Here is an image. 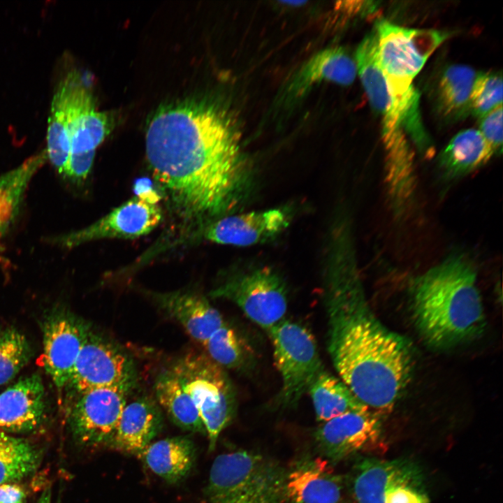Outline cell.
I'll return each instance as SVG.
<instances>
[{"label":"cell","mask_w":503,"mask_h":503,"mask_svg":"<svg viewBox=\"0 0 503 503\" xmlns=\"http://www.w3.org/2000/svg\"><path fill=\"white\" fill-rule=\"evenodd\" d=\"M307 393L311 397L316 420L320 423L369 408L340 378L326 370L316 378Z\"/></svg>","instance_id":"cell-27"},{"label":"cell","mask_w":503,"mask_h":503,"mask_svg":"<svg viewBox=\"0 0 503 503\" xmlns=\"http://www.w3.org/2000/svg\"><path fill=\"white\" fill-rule=\"evenodd\" d=\"M154 391L159 404L175 425L184 430L206 435L196 405L170 370L157 377Z\"/></svg>","instance_id":"cell-28"},{"label":"cell","mask_w":503,"mask_h":503,"mask_svg":"<svg viewBox=\"0 0 503 503\" xmlns=\"http://www.w3.org/2000/svg\"><path fill=\"white\" fill-rule=\"evenodd\" d=\"M159 406L147 398L126 404L115 432L108 444L120 452L139 455L163 426Z\"/></svg>","instance_id":"cell-20"},{"label":"cell","mask_w":503,"mask_h":503,"mask_svg":"<svg viewBox=\"0 0 503 503\" xmlns=\"http://www.w3.org/2000/svg\"><path fill=\"white\" fill-rule=\"evenodd\" d=\"M170 370L196 405L213 451L235 411V392L227 373L208 356L196 353L180 358Z\"/></svg>","instance_id":"cell-7"},{"label":"cell","mask_w":503,"mask_h":503,"mask_svg":"<svg viewBox=\"0 0 503 503\" xmlns=\"http://www.w3.org/2000/svg\"><path fill=\"white\" fill-rule=\"evenodd\" d=\"M47 161L43 150L0 174V237L15 221L32 178Z\"/></svg>","instance_id":"cell-26"},{"label":"cell","mask_w":503,"mask_h":503,"mask_svg":"<svg viewBox=\"0 0 503 503\" xmlns=\"http://www.w3.org/2000/svg\"><path fill=\"white\" fill-rule=\"evenodd\" d=\"M161 219V210L156 203L133 198L94 223L56 236L52 242L69 249L103 238H135L150 233Z\"/></svg>","instance_id":"cell-13"},{"label":"cell","mask_w":503,"mask_h":503,"mask_svg":"<svg viewBox=\"0 0 503 503\" xmlns=\"http://www.w3.org/2000/svg\"><path fill=\"white\" fill-rule=\"evenodd\" d=\"M357 74L355 60L341 47L320 51L311 57L291 79L286 95L293 101L304 96L315 84L331 82L349 85Z\"/></svg>","instance_id":"cell-21"},{"label":"cell","mask_w":503,"mask_h":503,"mask_svg":"<svg viewBox=\"0 0 503 503\" xmlns=\"http://www.w3.org/2000/svg\"><path fill=\"white\" fill-rule=\"evenodd\" d=\"M75 73L59 83L52 97L47 131L45 152L48 160L59 174L66 175L70 154L69 105Z\"/></svg>","instance_id":"cell-25"},{"label":"cell","mask_w":503,"mask_h":503,"mask_svg":"<svg viewBox=\"0 0 503 503\" xmlns=\"http://www.w3.org/2000/svg\"><path fill=\"white\" fill-rule=\"evenodd\" d=\"M136 381L134 364L127 354L89 329L67 385L78 395L100 388L129 393Z\"/></svg>","instance_id":"cell-11"},{"label":"cell","mask_w":503,"mask_h":503,"mask_svg":"<svg viewBox=\"0 0 503 503\" xmlns=\"http://www.w3.org/2000/svg\"><path fill=\"white\" fill-rule=\"evenodd\" d=\"M196 449L187 437H173L149 444L138 455L155 474L170 483L182 481L190 472Z\"/></svg>","instance_id":"cell-24"},{"label":"cell","mask_w":503,"mask_h":503,"mask_svg":"<svg viewBox=\"0 0 503 503\" xmlns=\"http://www.w3.org/2000/svg\"><path fill=\"white\" fill-rule=\"evenodd\" d=\"M203 345L208 357L224 369H245L254 359L247 342L225 323Z\"/></svg>","instance_id":"cell-30"},{"label":"cell","mask_w":503,"mask_h":503,"mask_svg":"<svg viewBox=\"0 0 503 503\" xmlns=\"http://www.w3.org/2000/svg\"><path fill=\"white\" fill-rule=\"evenodd\" d=\"M283 3L289 4V6H298L302 5L303 3H306V1H283Z\"/></svg>","instance_id":"cell-37"},{"label":"cell","mask_w":503,"mask_h":503,"mask_svg":"<svg viewBox=\"0 0 503 503\" xmlns=\"http://www.w3.org/2000/svg\"><path fill=\"white\" fill-rule=\"evenodd\" d=\"M383 416L367 408L321 423L315 432L319 449L334 462L363 450L379 438Z\"/></svg>","instance_id":"cell-17"},{"label":"cell","mask_w":503,"mask_h":503,"mask_svg":"<svg viewBox=\"0 0 503 503\" xmlns=\"http://www.w3.org/2000/svg\"><path fill=\"white\" fill-rule=\"evenodd\" d=\"M26 493L22 486L15 482L0 486V503H24Z\"/></svg>","instance_id":"cell-35"},{"label":"cell","mask_w":503,"mask_h":503,"mask_svg":"<svg viewBox=\"0 0 503 503\" xmlns=\"http://www.w3.org/2000/svg\"><path fill=\"white\" fill-rule=\"evenodd\" d=\"M236 305L254 323L268 330L284 319L288 291L282 276L265 265L237 270L210 292Z\"/></svg>","instance_id":"cell-9"},{"label":"cell","mask_w":503,"mask_h":503,"mask_svg":"<svg viewBox=\"0 0 503 503\" xmlns=\"http://www.w3.org/2000/svg\"><path fill=\"white\" fill-rule=\"evenodd\" d=\"M89 328L64 310L51 313L43 324V364L59 389L67 386Z\"/></svg>","instance_id":"cell-16"},{"label":"cell","mask_w":503,"mask_h":503,"mask_svg":"<svg viewBox=\"0 0 503 503\" xmlns=\"http://www.w3.org/2000/svg\"><path fill=\"white\" fill-rule=\"evenodd\" d=\"M45 388L37 374L20 379L0 393V432H24L44 418Z\"/></svg>","instance_id":"cell-18"},{"label":"cell","mask_w":503,"mask_h":503,"mask_svg":"<svg viewBox=\"0 0 503 503\" xmlns=\"http://www.w3.org/2000/svg\"><path fill=\"white\" fill-rule=\"evenodd\" d=\"M50 499V491L48 489L41 495L36 503H51Z\"/></svg>","instance_id":"cell-36"},{"label":"cell","mask_w":503,"mask_h":503,"mask_svg":"<svg viewBox=\"0 0 503 503\" xmlns=\"http://www.w3.org/2000/svg\"><path fill=\"white\" fill-rule=\"evenodd\" d=\"M111 129L110 117L96 109L89 92L75 75L69 105L70 154L66 176L77 181L87 177L95 151Z\"/></svg>","instance_id":"cell-12"},{"label":"cell","mask_w":503,"mask_h":503,"mask_svg":"<svg viewBox=\"0 0 503 503\" xmlns=\"http://www.w3.org/2000/svg\"><path fill=\"white\" fill-rule=\"evenodd\" d=\"M146 155L175 212L201 226L229 214L251 184V167L228 112L205 101L159 110L148 124Z\"/></svg>","instance_id":"cell-1"},{"label":"cell","mask_w":503,"mask_h":503,"mask_svg":"<svg viewBox=\"0 0 503 503\" xmlns=\"http://www.w3.org/2000/svg\"><path fill=\"white\" fill-rule=\"evenodd\" d=\"M410 292L415 326L430 347L449 349L483 333L486 316L477 272L465 254L453 253L418 275Z\"/></svg>","instance_id":"cell-3"},{"label":"cell","mask_w":503,"mask_h":503,"mask_svg":"<svg viewBox=\"0 0 503 503\" xmlns=\"http://www.w3.org/2000/svg\"><path fill=\"white\" fill-rule=\"evenodd\" d=\"M342 490L341 479L321 458L304 462L286 474L285 495L292 503H337Z\"/></svg>","instance_id":"cell-22"},{"label":"cell","mask_w":503,"mask_h":503,"mask_svg":"<svg viewBox=\"0 0 503 503\" xmlns=\"http://www.w3.org/2000/svg\"><path fill=\"white\" fill-rule=\"evenodd\" d=\"M419 468L407 460L366 459L353 483L358 503H429Z\"/></svg>","instance_id":"cell-10"},{"label":"cell","mask_w":503,"mask_h":503,"mask_svg":"<svg viewBox=\"0 0 503 503\" xmlns=\"http://www.w3.org/2000/svg\"><path fill=\"white\" fill-rule=\"evenodd\" d=\"M374 31L377 60L393 93L406 112H417L418 95L412 81L448 33L405 28L386 20L377 22Z\"/></svg>","instance_id":"cell-6"},{"label":"cell","mask_w":503,"mask_h":503,"mask_svg":"<svg viewBox=\"0 0 503 503\" xmlns=\"http://www.w3.org/2000/svg\"><path fill=\"white\" fill-rule=\"evenodd\" d=\"M156 302L196 342L203 344L224 320L207 299L198 293L178 291L156 294Z\"/></svg>","instance_id":"cell-19"},{"label":"cell","mask_w":503,"mask_h":503,"mask_svg":"<svg viewBox=\"0 0 503 503\" xmlns=\"http://www.w3.org/2000/svg\"><path fill=\"white\" fill-rule=\"evenodd\" d=\"M479 131L490 147L494 154L502 151V105L493 109L482 117Z\"/></svg>","instance_id":"cell-34"},{"label":"cell","mask_w":503,"mask_h":503,"mask_svg":"<svg viewBox=\"0 0 503 503\" xmlns=\"http://www.w3.org/2000/svg\"><path fill=\"white\" fill-rule=\"evenodd\" d=\"M38 464L39 453L30 443L0 432V486L27 476Z\"/></svg>","instance_id":"cell-31"},{"label":"cell","mask_w":503,"mask_h":503,"mask_svg":"<svg viewBox=\"0 0 503 503\" xmlns=\"http://www.w3.org/2000/svg\"><path fill=\"white\" fill-rule=\"evenodd\" d=\"M31 349L25 336L14 328L0 334V386L9 383L27 363Z\"/></svg>","instance_id":"cell-32"},{"label":"cell","mask_w":503,"mask_h":503,"mask_svg":"<svg viewBox=\"0 0 503 503\" xmlns=\"http://www.w3.org/2000/svg\"><path fill=\"white\" fill-rule=\"evenodd\" d=\"M128 393L118 388H100L79 395L69 418L75 439L86 446L108 444L126 404Z\"/></svg>","instance_id":"cell-15"},{"label":"cell","mask_w":503,"mask_h":503,"mask_svg":"<svg viewBox=\"0 0 503 503\" xmlns=\"http://www.w3.org/2000/svg\"><path fill=\"white\" fill-rule=\"evenodd\" d=\"M286 474L273 460L248 451L214 460L206 494L210 503H282Z\"/></svg>","instance_id":"cell-5"},{"label":"cell","mask_w":503,"mask_h":503,"mask_svg":"<svg viewBox=\"0 0 503 503\" xmlns=\"http://www.w3.org/2000/svg\"><path fill=\"white\" fill-rule=\"evenodd\" d=\"M322 268L326 344L340 379L370 409L391 412L411 379V342L387 328L367 301L351 224H333Z\"/></svg>","instance_id":"cell-2"},{"label":"cell","mask_w":503,"mask_h":503,"mask_svg":"<svg viewBox=\"0 0 503 503\" xmlns=\"http://www.w3.org/2000/svg\"><path fill=\"white\" fill-rule=\"evenodd\" d=\"M291 219V211L285 207L229 214L201 226L195 235L217 244L249 247L274 240Z\"/></svg>","instance_id":"cell-14"},{"label":"cell","mask_w":503,"mask_h":503,"mask_svg":"<svg viewBox=\"0 0 503 503\" xmlns=\"http://www.w3.org/2000/svg\"><path fill=\"white\" fill-rule=\"evenodd\" d=\"M502 76L500 73H477L470 96V112L481 118L502 105Z\"/></svg>","instance_id":"cell-33"},{"label":"cell","mask_w":503,"mask_h":503,"mask_svg":"<svg viewBox=\"0 0 503 503\" xmlns=\"http://www.w3.org/2000/svg\"><path fill=\"white\" fill-rule=\"evenodd\" d=\"M495 155L479 130L458 133L441 152L438 166L446 180L461 178L485 165Z\"/></svg>","instance_id":"cell-23"},{"label":"cell","mask_w":503,"mask_h":503,"mask_svg":"<svg viewBox=\"0 0 503 503\" xmlns=\"http://www.w3.org/2000/svg\"><path fill=\"white\" fill-rule=\"evenodd\" d=\"M355 62L370 105L380 117L384 180L389 206L393 212H403L412 207L416 198L414 154L405 133L404 112L379 66L374 35L367 34L360 42Z\"/></svg>","instance_id":"cell-4"},{"label":"cell","mask_w":503,"mask_h":503,"mask_svg":"<svg viewBox=\"0 0 503 503\" xmlns=\"http://www.w3.org/2000/svg\"><path fill=\"white\" fill-rule=\"evenodd\" d=\"M282 386L277 397L284 407H295L325 370L314 337L304 326L283 319L268 330Z\"/></svg>","instance_id":"cell-8"},{"label":"cell","mask_w":503,"mask_h":503,"mask_svg":"<svg viewBox=\"0 0 503 503\" xmlns=\"http://www.w3.org/2000/svg\"><path fill=\"white\" fill-rule=\"evenodd\" d=\"M477 73L472 68L453 64L442 73L437 89V103L442 115L451 119L470 112V96Z\"/></svg>","instance_id":"cell-29"}]
</instances>
